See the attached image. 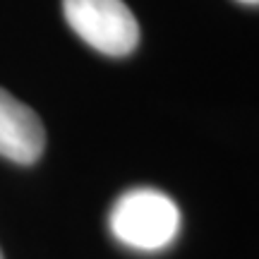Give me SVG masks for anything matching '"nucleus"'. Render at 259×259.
Wrapping results in <instances>:
<instances>
[{"mask_svg": "<svg viewBox=\"0 0 259 259\" xmlns=\"http://www.w3.org/2000/svg\"><path fill=\"white\" fill-rule=\"evenodd\" d=\"M115 240L137 252L166 250L180 231V211L168 194L151 187H135L120 194L108 213Z\"/></svg>", "mask_w": 259, "mask_h": 259, "instance_id": "f257e3e1", "label": "nucleus"}, {"mask_svg": "<svg viewBox=\"0 0 259 259\" xmlns=\"http://www.w3.org/2000/svg\"><path fill=\"white\" fill-rule=\"evenodd\" d=\"M72 31L103 56H130L139 44V24L122 0H63Z\"/></svg>", "mask_w": 259, "mask_h": 259, "instance_id": "f03ea898", "label": "nucleus"}, {"mask_svg": "<svg viewBox=\"0 0 259 259\" xmlns=\"http://www.w3.org/2000/svg\"><path fill=\"white\" fill-rule=\"evenodd\" d=\"M46 147V130L27 103L0 89V156L29 166L38 161Z\"/></svg>", "mask_w": 259, "mask_h": 259, "instance_id": "7ed1b4c3", "label": "nucleus"}, {"mask_svg": "<svg viewBox=\"0 0 259 259\" xmlns=\"http://www.w3.org/2000/svg\"><path fill=\"white\" fill-rule=\"evenodd\" d=\"M238 3H245V5H259V0H238Z\"/></svg>", "mask_w": 259, "mask_h": 259, "instance_id": "20e7f679", "label": "nucleus"}, {"mask_svg": "<svg viewBox=\"0 0 259 259\" xmlns=\"http://www.w3.org/2000/svg\"><path fill=\"white\" fill-rule=\"evenodd\" d=\"M0 259H3V252H0Z\"/></svg>", "mask_w": 259, "mask_h": 259, "instance_id": "39448f33", "label": "nucleus"}]
</instances>
